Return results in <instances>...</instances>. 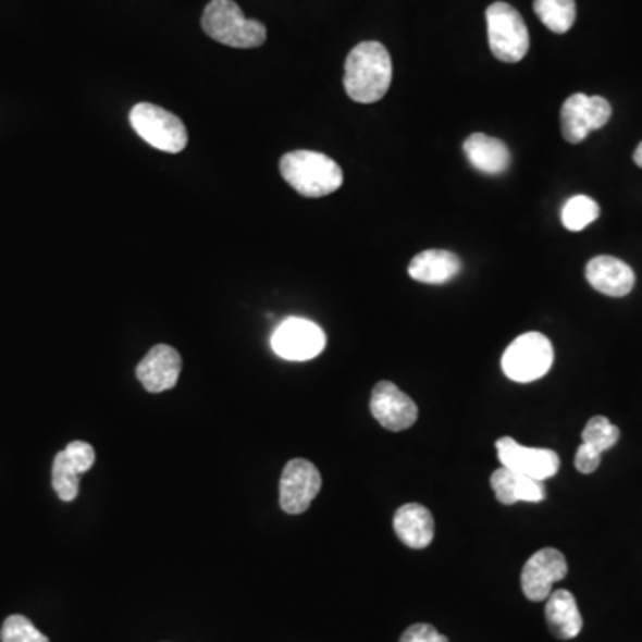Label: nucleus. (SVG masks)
Returning <instances> with one entry per match:
<instances>
[{
  "label": "nucleus",
  "instance_id": "4",
  "mask_svg": "<svg viewBox=\"0 0 642 642\" xmlns=\"http://www.w3.org/2000/svg\"><path fill=\"white\" fill-rule=\"evenodd\" d=\"M487 36L494 58L519 63L530 49V36L523 16L507 2H494L485 11Z\"/></svg>",
  "mask_w": 642,
  "mask_h": 642
},
{
  "label": "nucleus",
  "instance_id": "9",
  "mask_svg": "<svg viewBox=\"0 0 642 642\" xmlns=\"http://www.w3.org/2000/svg\"><path fill=\"white\" fill-rule=\"evenodd\" d=\"M321 490V474L317 466L306 459L287 462L281 474L279 502L286 514L306 513Z\"/></svg>",
  "mask_w": 642,
  "mask_h": 642
},
{
  "label": "nucleus",
  "instance_id": "19",
  "mask_svg": "<svg viewBox=\"0 0 642 642\" xmlns=\"http://www.w3.org/2000/svg\"><path fill=\"white\" fill-rule=\"evenodd\" d=\"M459 257L448 250H425L409 264V275L423 284H446L460 273Z\"/></svg>",
  "mask_w": 642,
  "mask_h": 642
},
{
  "label": "nucleus",
  "instance_id": "5",
  "mask_svg": "<svg viewBox=\"0 0 642 642\" xmlns=\"http://www.w3.org/2000/svg\"><path fill=\"white\" fill-rule=\"evenodd\" d=\"M128 120L139 138L152 145L153 149L178 153L188 145V131L183 120L159 106L149 102L136 104L131 109Z\"/></svg>",
  "mask_w": 642,
  "mask_h": 642
},
{
  "label": "nucleus",
  "instance_id": "16",
  "mask_svg": "<svg viewBox=\"0 0 642 642\" xmlns=\"http://www.w3.org/2000/svg\"><path fill=\"white\" fill-rule=\"evenodd\" d=\"M491 487L502 505H514L518 502L539 504L544 499V487L539 480L507 470L504 466L491 474Z\"/></svg>",
  "mask_w": 642,
  "mask_h": 642
},
{
  "label": "nucleus",
  "instance_id": "28",
  "mask_svg": "<svg viewBox=\"0 0 642 642\" xmlns=\"http://www.w3.org/2000/svg\"><path fill=\"white\" fill-rule=\"evenodd\" d=\"M633 161H635V164H638V166H641L642 169V141L641 144H639L638 149H635V152H633Z\"/></svg>",
  "mask_w": 642,
  "mask_h": 642
},
{
  "label": "nucleus",
  "instance_id": "13",
  "mask_svg": "<svg viewBox=\"0 0 642 642\" xmlns=\"http://www.w3.org/2000/svg\"><path fill=\"white\" fill-rule=\"evenodd\" d=\"M183 359L169 345H156L136 368V376L149 393H163L177 384Z\"/></svg>",
  "mask_w": 642,
  "mask_h": 642
},
{
  "label": "nucleus",
  "instance_id": "18",
  "mask_svg": "<svg viewBox=\"0 0 642 642\" xmlns=\"http://www.w3.org/2000/svg\"><path fill=\"white\" fill-rule=\"evenodd\" d=\"M465 153L474 169L485 175H499L509 169L510 152L507 145L487 134H471L465 141Z\"/></svg>",
  "mask_w": 642,
  "mask_h": 642
},
{
  "label": "nucleus",
  "instance_id": "2",
  "mask_svg": "<svg viewBox=\"0 0 642 642\" xmlns=\"http://www.w3.org/2000/svg\"><path fill=\"white\" fill-rule=\"evenodd\" d=\"M281 175L295 192L320 198L342 188L343 170L334 159L312 150H295L281 159Z\"/></svg>",
  "mask_w": 642,
  "mask_h": 642
},
{
  "label": "nucleus",
  "instance_id": "25",
  "mask_svg": "<svg viewBox=\"0 0 642 642\" xmlns=\"http://www.w3.org/2000/svg\"><path fill=\"white\" fill-rule=\"evenodd\" d=\"M64 452L69 454L70 459L74 462L75 468L79 470V473H86L91 470V466L95 465V449L94 446L85 441H72L69 446L64 448Z\"/></svg>",
  "mask_w": 642,
  "mask_h": 642
},
{
  "label": "nucleus",
  "instance_id": "22",
  "mask_svg": "<svg viewBox=\"0 0 642 642\" xmlns=\"http://www.w3.org/2000/svg\"><path fill=\"white\" fill-rule=\"evenodd\" d=\"M79 470L75 468L66 452L55 455L52 466V485L63 502H74L79 494Z\"/></svg>",
  "mask_w": 642,
  "mask_h": 642
},
{
  "label": "nucleus",
  "instance_id": "3",
  "mask_svg": "<svg viewBox=\"0 0 642 642\" xmlns=\"http://www.w3.org/2000/svg\"><path fill=\"white\" fill-rule=\"evenodd\" d=\"M202 29L218 44L234 49H256L267 41V27L243 15L234 0H211L203 10Z\"/></svg>",
  "mask_w": 642,
  "mask_h": 642
},
{
  "label": "nucleus",
  "instance_id": "6",
  "mask_svg": "<svg viewBox=\"0 0 642 642\" xmlns=\"http://www.w3.org/2000/svg\"><path fill=\"white\" fill-rule=\"evenodd\" d=\"M554 365V346L541 332H527L510 343L502 357V368L510 381L527 384L548 373Z\"/></svg>",
  "mask_w": 642,
  "mask_h": 642
},
{
  "label": "nucleus",
  "instance_id": "10",
  "mask_svg": "<svg viewBox=\"0 0 642 642\" xmlns=\"http://www.w3.org/2000/svg\"><path fill=\"white\" fill-rule=\"evenodd\" d=\"M496 449H498L499 465L507 470L527 474L539 482L552 479L560 468V457L554 449L524 448L513 437H499L496 441Z\"/></svg>",
  "mask_w": 642,
  "mask_h": 642
},
{
  "label": "nucleus",
  "instance_id": "7",
  "mask_svg": "<svg viewBox=\"0 0 642 642\" xmlns=\"http://www.w3.org/2000/svg\"><path fill=\"white\" fill-rule=\"evenodd\" d=\"M270 343L273 351L286 361H309L323 351L326 337L314 321L292 317L275 329Z\"/></svg>",
  "mask_w": 642,
  "mask_h": 642
},
{
  "label": "nucleus",
  "instance_id": "26",
  "mask_svg": "<svg viewBox=\"0 0 642 642\" xmlns=\"http://www.w3.org/2000/svg\"><path fill=\"white\" fill-rule=\"evenodd\" d=\"M400 642H449L446 635L437 632L432 625L418 622L402 633Z\"/></svg>",
  "mask_w": 642,
  "mask_h": 642
},
{
  "label": "nucleus",
  "instance_id": "15",
  "mask_svg": "<svg viewBox=\"0 0 642 642\" xmlns=\"http://www.w3.org/2000/svg\"><path fill=\"white\" fill-rule=\"evenodd\" d=\"M396 535L409 548L423 550L434 539L432 513L420 504L402 505L393 518Z\"/></svg>",
  "mask_w": 642,
  "mask_h": 642
},
{
  "label": "nucleus",
  "instance_id": "27",
  "mask_svg": "<svg viewBox=\"0 0 642 642\" xmlns=\"http://www.w3.org/2000/svg\"><path fill=\"white\" fill-rule=\"evenodd\" d=\"M600 465H602V455L596 454L594 449L589 448L583 443L578 446L577 455H575V466H577L580 473H594V471L598 470Z\"/></svg>",
  "mask_w": 642,
  "mask_h": 642
},
{
  "label": "nucleus",
  "instance_id": "17",
  "mask_svg": "<svg viewBox=\"0 0 642 642\" xmlns=\"http://www.w3.org/2000/svg\"><path fill=\"white\" fill-rule=\"evenodd\" d=\"M546 622L550 632L558 641H569L582 632V614L578 610L577 600L566 589H557L550 594L546 602Z\"/></svg>",
  "mask_w": 642,
  "mask_h": 642
},
{
  "label": "nucleus",
  "instance_id": "23",
  "mask_svg": "<svg viewBox=\"0 0 642 642\" xmlns=\"http://www.w3.org/2000/svg\"><path fill=\"white\" fill-rule=\"evenodd\" d=\"M619 435L618 427L610 423L605 416H594L583 429L582 443L602 455L618 445Z\"/></svg>",
  "mask_w": 642,
  "mask_h": 642
},
{
  "label": "nucleus",
  "instance_id": "8",
  "mask_svg": "<svg viewBox=\"0 0 642 642\" xmlns=\"http://www.w3.org/2000/svg\"><path fill=\"white\" fill-rule=\"evenodd\" d=\"M613 116V108L603 97L575 94L560 109V127L568 144H580L593 131H598Z\"/></svg>",
  "mask_w": 642,
  "mask_h": 642
},
{
  "label": "nucleus",
  "instance_id": "14",
  "mask_svg": "<svg viewBox=\"0 0 642 642\" xmlns=\"http://www.w3.org/2000/svg\"><path fill=\"white\" fill-rule=\"evenodd\" d=\"M585 279L596 292L607 297H627L635 286V273L618 257L598 256L589 261Z\"/></svg>",
  "mask_w": 642,
  "mask_h": 642
},
{
  "label": "nucleus",
  "instance_id": "24",
  "mask_svg": "<svg viewBox=\"0 0 642 642\" xmlns=\"http://www.w3.org/2000/svg\"><path fill=\"white\" fill-rule=\"evenodd\" d=\"M0 639L2 642H49L47 635L21 614L5 619L0 630Z\"/></svg>",
  "mask_w": 642,
  "mask_h": 642
},
{
  "label": "nucleus",
  "instance_id": "20",
  "mask_svg": "<svg viewBox=\"0 0 642 642\" xmlns=\"http://www.w3.org/2000/svg\"><path fill=\"white\" fill-rule=\"evenodd\" d=\"M534 11L539 21L557 35L568 33L577 21L575 0H534Z\"/></svg>",
  "mask_w": 642,
  "mask_h": 642
},
{
  "label": "nucleus",
  "instance_id": "1",
  "mask_svg": "<svg viewBox=\"0 0 642 642\" xmlns=\"http://www.w3.org/2000/svg\"><path fill=\"white\" fill-rule=\"evenodd\" d=\"M393 79V63L384 45L362 41L351 49L345 63L346 94L359 104H373L384 99Z\"/></svg>",
  "mask_w": 642,
  "mask_h": 642
},
{
  "label": "nucleus",
  "instance_id": "21",
  "mask_svg": "<svg viewBox=\"0 0 642 642\" xmlns=\"http://www.w3.org/2000/svg\"><path fill=\"white\" fill-rule=\"evenodd\" d=\"M564 227L571 233H580L583 229L596 222L600 218V206L588 195H577L564 203L563 214Z\"/></svg>",
  "mask_w": 642,
  "mask_h": 642
},
{
  "label": "nucleus",
  "instance_id": "11",
  "mask_svg": "<svg viewBox=\"0 0 642 642\" xmlns=\"http://www.w3.org/2000/svg\"><path fill=\"white\" fill-rule=\"evenodd\" d=\"M568 575V563L557 548H543L535 552L521 571V589L530 602L548 600L555 582Z\"/></svg>",
  "mask_w": 642,
  "mask_h": 642
},
{
  "label": "nucleus",
  "instance_id": "12",
  "mask_svg": "<svg viewBox=\"0 0 642 642\" xmlns=\"http://www.w3.org/2000/svg\"><path fill=\"white\" fill-rule=\"evenodd\" d=\"M370 410L373 418L391 432L410 429L418 420V406L393 382L382 381L373 387Z\"/></svg>",
  "mask_w": 642,
  "mask_h": 642
}]
</instances>
